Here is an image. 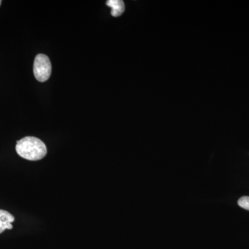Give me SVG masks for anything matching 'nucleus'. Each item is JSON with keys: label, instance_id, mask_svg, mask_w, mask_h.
<instances>
[{"label": "nucleus", "instance_id": "nucleus-1", "mask_svg": "<svg viewBox=\"0 0 249 249\" xmlns=\"http://www.w3.org/2000/svg\"><path fill=\"white\" fill-rule=\"evenodd\" d=\"M16 150L18 155L29 160H42L47 152V147L44 142L34 137H24L18 141Z\"/></svg>", "mask_w": 249, "mask_h": 249}, {"label": "nucleus", "instance_id": "nucleus-5", "mask_svg": "<svg viewBox=\"0 0 249 249\" xmlns=\"http://www.w3.org/2000/svg\"><path fill=\"white\" fill-rule=\"evenodd\" d=\"M237 204H238L239 206H240L241 208H242V209L249 211V196H242V197L239 199L238 201H237Z\"/></svg>", "mask_w": 249, "mask_h": 249}, {"label": "nucleus", "instance_id": "nucleus-3", "mask_svg": "<svg viewBox=\"0 0 249 249\" xmlns=\"http://www.w3.org/2000/svg\"><path fill=\"white\" fill-rule=\"evenodd\" d=\"M15 221V217L10 213L4 210H0V233L6 229H12L11 223Z\"/></svg>", "mask_w": 249, "mask_h": 249}, {"label": "nucleus", "instance_id": "nucleus-2", "mask_svg": "<svg viewBox=\"0 0 249 249\" xmlns=\"http://www.w3.org/2000/svg\"><path fill=\"white\" fill-rule=\"evenodd\" d=\"M34 76L39 82L47 81L52 73V64L47 55L38 54L36 55L34 65Z\"/></svg>", "mask_w": 249, "mask_h": 249}, {"label": "nucleus", "instance_id": "nucleus-6", "mask_svg": "<svg viewBox=\"0 0 249 249\" xmlns=\"http://www.w3.org/2000/svg\"><path fill=\"white\" fill-rule=\"evenodd\" d=\"M1 0H0V5H1Z\"/></svg>", "mask_w": 249, "mask_h": 249}, {"label": "nucleus", "instance_id": "nucleus-4", "mask_svg": "<svg viewBox=\"0 0 249 249\" xmlns=\"http://www.w3.org/2000/svg\"><path fill=\"white\" fill-rule=\"evenodd\" d=\"M106 4L111 9V14L114 17H119L124 11V4L122 0H109Z\"/></svg>", "mask_w": 249, "mask_h": 249}]
</instances>
